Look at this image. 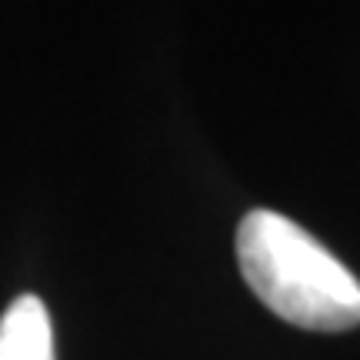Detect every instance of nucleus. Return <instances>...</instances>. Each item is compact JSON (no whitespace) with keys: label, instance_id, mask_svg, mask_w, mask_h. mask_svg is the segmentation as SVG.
<instances>
[{"label":"nucleus","instance_id":"f257e3e1","mask_svg":"<svg viewBox=\"0 0 360 360\" xmlns=\"http://www.w3.org/2000/svg\"><path fill=\"white\" fill-rule=\"evenodd\" d=\"M237 264L260 304L294 327L337 334L360 323V281L277 210H250L240 220Z\"/></svg>","mask_w":360,"mask_h":360},{"label":"nucleus","instance_id":"f03ea898","mask_svg":"<svg viewBox=\"0 0 360 360\" xmlns=\"http://www.w3.org/2000/svg\"><path fill=\"white\" fill-rule=\"evenodd\" d=\"M0 360H53V327L40 297H17L0 317Z\"/></svg>","mask_w":360,"mask_h":360}]
</instances>
